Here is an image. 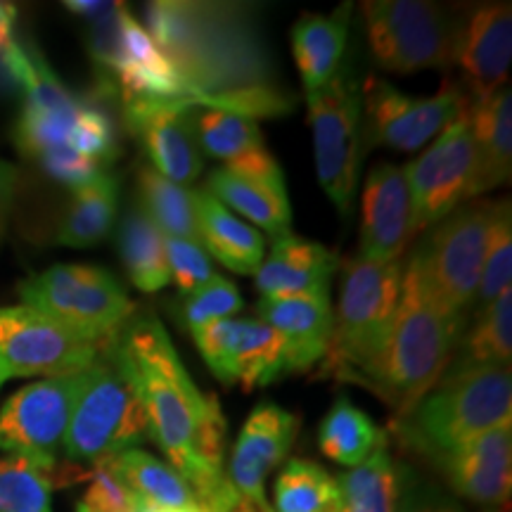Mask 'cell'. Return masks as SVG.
Returning <instances> with one entry per match:
<instances>
[{
  "mask_svg": "<svg viewBox=\"0 0 512 512\" xmlns=\"http://www.w3.org/2000/svg\"><path fill=\"white\" fill-rule=\"evenodd\" d=\"M192 204H195L197 240L204 252L219 259L233 273L254 275L259 271L266 256L264 235L238 219L207 190H192Z\"/></svg>",
  "mask_w": 512,
  "mask_h": 512,
  "instance_id": "obj_25",
  "label": "cell"
},
{
  "mask_svg": "<svg viewBox=\"0 0 512 512\" xmlns=\"http://www.w3.org/2000/svg\"><path fill=\"white\" fill-rule=\"evenodd\" d=\"M150 439L147 415L136 389L114 363L110 349L76 375V394L69 415L64 458L69 465H95L138 448Z\"/></svg>",
  "mask_w": 512,
  "mask_h": 512,
  "instance_id": "obj_6",
  "label": "cell"
},
{
  "mask_svg": "<svg viewBox=\"0 0 512 512\" xmlns=\"http://www.w3.org/2000/svg\"><path fill=\"white\" fill-rule=\"evenodd\" d=\"M192 100L124 98L128 131L143 143L159 176L188 188L200 176L204 157L190 124Z\"/></svg>",
  "mask_w": 512,
  "mask_h": 512,
  "instance_id": "obj_17",
  "label": "cell"
},
{
  "mask_svg": "<svg viewBox=\"0 0 512 512\" xmlns=\"http://www.w3.org/2000/svg\"><path fill=\"white\" fill-rule=\"evenodd\" d=\"M190 124L200 150L221 159L223 169L254 181L285 185L280 164L268 152L256 121L214 107H190Z\"/></svg>",
  "mask_w": 512,
  "mask_h": 512,
  "instance_id": "obj_22",
  "label": "cell"
},
{
  "mask_svg": "<svg viewBox=\"0 0 512 512\" xmlns=\"http://www.w3.org/2000/svg\"><path fill=\"white\" fill-rule=\"evenodd\" d=\"M373 60L394 74L451 72L463 27L427 0H366L361 5Z\"/></svg>",
  "mask_w": 512,
  "mask_h": 512,
  "instance_id": "obj_7",
  "label": "cell"
},
{
  "mask_svg": "<svg viewBox=\"0 0 512 512\" xmlns=\"http://www.w3.org/2000/svg\"><path fill=\"white\" fill-rule=\"evenodd\" d=\"M399 470L401 465L389 451V437L384 434L361 465L337 477L344 505L358 512H394L399 501Z\"/></svg>",
  "mask_w": 512,
  "mask_h": 512,
  "instance_id": "obj_34",
  "label": "cell"
},
{
  "mask_svg": "<svg viewBox=\"0 0 512 512\" xmlns=\"http://www.w3.org/2000/svg\"><path fill=\"white\" fill-rule=\"evenodd\" d=\"M76 375L53 377L19 389L0 408V451L22 458L48 479L60 470Z\"/></svg>",
  "mask_w": 512,
  "mask_h": 512,
  "instance_id": "obj_14",
  "label": "cell"
},
{
  "mask_svg": "<svg viewBox=\"0 0 512 512\" xmlns=\"http://www.w3.org/2000/svg\"><path fill=\"white\" fill-rule=\"evenodd\" d=\"M233 512H254L252 508H249V505L245 503V501H240L238 505H235V510Z\"/></svg>",
  "mask_w": 512,
  "mask_h": 512,
  "instance_id": "obj_49",
  "label": "cell"
},
{
  "mask_svg": "<svg viewBox=\"0 0 512 512\" xmlns=\"http://www.w3.org/2000/svg\"><path fill=\"white\" fill-rule=\"evenodd\" d=\"M0 512H53V484L22 458H0Z\"/></svg>",
  "mask_w": 512,
  "mask_h": 512,
  "instance_id": "obj_39",
  "label": "cell"
},
{
  "mask_svg": "<svg viewBox=\"0 0 512 512\" xmlns=\"http://www.w3.org/2000/svg\"><path fill=\"white\" fill-rule=\"evenodd\" d=\"M411 233V192L403 166L377 164L361 197V259H401Z\"/></svg>",
  "mask_w": 512,
  "mask_h": 512,
  "instance_id": "obj_20",
  "label": "cell"
},
{
  "mask_svg": "<svg viewBox=\"0 0 512 512\" xmlns=\"http://www.w3.org/2000/svg\"><path fill=\"white\" fill-rule=\"evenodd\" d=\"M166 242V259H169L171 280L178 285L183 294L200 290L214 278V266H211V256L204 252L200 242L185 240V238H169L164 235Z\"/></svg>",
  "mask_w": 512,
  "mask_h": 512,
  "instance_id": "obj_43",
  "label": "cell"
},
{
  "mask_svg": "<svg viewBox=\"0 0 512 512\" xmlns=\"http://www.w3.org/2000/svg\"><path fill=\"white\" fill-rule=\"evenodd\" d=\"M512 358V290L479 309L470 330L460 337L446 373L510 366ZM444 373V375H446Z\"/></svg>",
  "mask_w": 512,
  "mask_h": 512,
  "instance_id": "obj_31",
  "label": "cell"
},
{
  "mask_svg": "<svg viewBox=\"0 0 512 512\" xmlns=\"http://www.w3.org/2000/svg\"><path fill=\"white\" fill-rule=\"evenodd\" d=\"M297 432V415L275 403H261L242 427L226 472L230 484L254 512H273L266 498V479L285 463Z\"/></svg>",
  "mask_w": 512,
  "mask_h": 512,
  "instance_id": "obj_18",
  "label": "cell"
},
{
  "mask_svg": "<svg viewBox=\"0 0 512 512\" xmlns=\"http://www.w3.org/2000/svg\"><path fill=\"white\" fill-rule=\"evenodd\" d=\"M306 102L318 183L339 216L349 219L363 162V98L356 64L344 60L323 88L306 95Z\"/></svg>",
  "mask_w": 512,
  "mask_h": 512,
  "instance_id": "obj_8",
  "label": "cell"
},
{
  "mask_svg": "<svg viewBox=\"0 0 512 512\" xmlns=\"http://www.w3.org/2000/svg\"><path fill=\"white\" fill-rule=\"evenodd\" d=\"M117 214L119 178L110 171H100L91 181L72 190V202L67 204L55 240L74 249L100 245L112 233Z\"/></svg>",
  "mask_w": 512,
  "mask_h": 512,
  "instance_id": "obj_30",
  "label": "cell"
},
{
  "mask_svg": "<svg viewBox=\"0 0 512 512\" xmlns=\"http://www.w3.org/2000/svg\"><path fill=\"white\" fill-rule=\"evenodd\" d=\"M22 304L93 342H107L136 313V304L110 271L57 264L19 283Z\"/></svg>",
  "mask_w": 512,
  "mask_h": 512,
  "instance_id": "obj_9",
  "label": "cell"
},
{
  "mask_svg": "<svg viewBox=\"0 0 512 512\" xmlns=\"http://www.w3.org/2000/svg\"><path fill=\"white\" fill-rule=\"evenodd\" d=\"M512 60V5L486 3L463 24L458 64L467 100L477 102L501 91Z\"/></svg>",
  "mask_w": 512,
  "mask_h": 512,
  "instance_id": "obj_21",
  "label": "cell"
},
{
  "mask_svg": "<svg viewBox=\"0 0 512 512\" xmlns=\"http://www.w3.org/2000/svg\"><path fill=\"white\" fill-rule=\"evenodd\" d=\"M17 12L12 5L0 3V53L12 43V27H15Z\"/></svg>",
  "mask_w": 512,
  "mask_h": 512,
  "instance_id": "obj_48",
  "label": "cell"
},
{
  "mask_svg": "<svg viewBox=\"0 0 512 512\" xmlns=\"http://www.w3.org/2000/svg\"><path fill=\"white\" fill-rule=\"evenodd\" d=\"M83 102L76 110L48 112L24 105L15 126V143L24 157L36 159L55 147L69 145V131H72L76 117H79Z\"/></svg>",
  "mask_w": 512,
  "mask_h": 512,
  "instance_id": "obj_40",
  "label": "cell"
},
{
  "mask_svg": "<svg viewBox=\"0 0 512 512\" xmlns=\"http://www.w3.org/2000/svg\"><path fill=\"white\" fill-rule=\"evenodd\" d=\"M380 427L368 413L354 406L347 394H339L318 427V446L330 460L356 467L366 460L384 439Z\"/></svg>",
  "mask_w": 512,
  "mask_h": 512,
  "instance_id": "obj_33",
  "label": "cell"
},
{
  "mask_svg": "<svg viewBox=\"0 0 512 512\" xmlns=\"http://www.w3.org/2000/svg\"><path fill=\"white\" fill-rule=\"evenodd\" d=\"M411 192V233H425L463 202L477 200L470 105L415 162L403 166Z\"/></svg>",
  "mask_w": 512,
  "mask_h": 512,
  "instance_id": "obj_12",
  "label": "cell"
},
{
  "mask_svg": "<svg viewBox=\"0 0 512 512\" xmlns=\"http://www.w3.org/2000/svg\"><path fill=\"white\" fill-rule=\"evenodd\" d=\"M119 254L140 292H159L171 283L164 233L140 207H131L119 226Z\"/></svg>",
  "mask_w": 512,
  "mask_h": 512,
  "instance_id": "obj_32",
  "label": "cell"
},
{
  "mask_svg": "<svg viewBox=\"0 0 512 512\" xmlns=\"http://www.w3.org/2000/svg\"><path fill=\"white\" fill-rule=\"evenodd\" d=\"M463 332L465 318L448 313L434 299L408 254L403 259L401 302L392 332L358 384L392 406L394 420L403 418L444 377Z\"/></svg>",
  "mask_w": 512,
  "mask_h": 512,
  "instance_id": "obj_3",
  "label": "cell"
},
{
  "mask_svg": "<svg viewBox=\"0 0 512 512\" xmlns=\"http://www.w3.org/2000/svg\"><path fill=\"white\" fill-rule=\"evenodd\" d=\"M351 3H342L332 15H304L292 29V53L306 95L323 88L344 62L349 41Z\"/></svg>",
  "mask_w": 512,
  "mask_h": 512,
  "instance_id": "obj_27",
  "label": "cell"
},
{
  "mask_svg": "<svg viewBox=\"0 0 512 512\" xmlns=\"http://www.w3.org/2000/svg\"><path fill=\"white\" fill-rule=\"evenodd\" d=\"M496 204L463 202L434 223L430 235L411 252L434 299L453 316L465 318L475 304Z\"/></svg>",
  "mask_w": 512,
  "mask_h": 512,
  "instance_id": "obj_10",
  "label": "cell"
},
{
  "mask_svg": "<svg viewBox=\"0 0 512 512\" xmlns=\"http://www.w3.org/2000/svg\"><path fill=\"white\" fill-rule=\"evenodd\" d=\"M145 19L195 105L252 121L294 107L292 95L273 83V60L252 5L157 0L145 5Z\"/></svg>",
  "mask_w": 512,
  "mask_h": 512,
  "instance_id": "obj_2",
  "label": "cell"
},
{
  "mask_svg": "<svg viewBox=\"0 0 512 512\" xmlns=\"http://www.w3.org/2000/svg\"><path fill=\"white\" fill-rule=\"evenodd\" d=\"M138 195L140 209L164 235L200 242L190 188L171 183L169 178L159 176L155 169L145 166L138 174Z\"/></svg>",
  "mask_w": 512,
  "mask_h": 512,
  "instance_id": "obj_36",
  "label": "cell"
},
{
  "mask_svg": "<svg viewBox=\"0 0 512 512\" xmlns=\"http://www.w3.org/2000/svg\"><path fill=\"white\" fill-rule=\"evenodd\" d=\"M69 147L79 152L81 157L91 159L105 169L119 155L117 133L110 117L100 110L98 105H83L79 117H76L72 131H69Z\"/></svg>",
  "mask_w": 512,
  "mask_h": 512,
  "instance_id": "obj_42",
  "label": "cell"
},
{
  "mask_svg": "<svg viewBox=\"0 0 512 512\" xmlns=\"http://www.w3.org/2000/svg\"><path fill=\"white\" fill-rule=\"evenodd\" d=\"M337 254L318 242L287 233L275 238L268 256L256 271V290L261 299L328 294L337 273Z\"/></svg>",
  "mask_w": 512,
  "mask_h": 512,
  "instance_id": "obj_24",
  "label": "cell"
},
{
  "mask_svg": "<svg viewBox=\"0 0 512 512\" xmlns=\"http://www.w3.org/2000/svg\"><path fill=\"white\" fill-rule=\"evenodd\" d=\"M76 512H86V510H83V508H81V505H79V508H76Z\"/></svg>",
  "mask_w": 512,
  "mask_h": 512,
  "instance_id": "obj_52",
  "label": "cell"
},
{
  "mask_svg": "<svg viewBox=\"0 0 512 512\" xmlns=\"http://www.w3.org/2000/svg\"><path fill=\"white\" fill-rule=\"evenodd\" d=\"M64 5H67V10L76 12V15L98 19V17H105L107 12H112L119 3H91V0H67V3H64Z\"/></svg>",
  "mask_w": 512,
  "mask_h": 512,
  "instance_id": "obj_47",
  "label": "cell"
},
{
  "mask_svg": "<svg viewBox=\"0 0 512 512\" xmlns=\"http://www.w3.org/2000/svg\"><path fill=\"white\" fill-rule=\"evenodd\" d=\"M394 512H465V508L439 484L420 477L408 465H401L399 501Z\"/></svg>",
  "mask_w": 512,
  "mask_h": 512,
  "instance_id": "obj_45",
  "label": "cell"
},
{
  "mask_svg": "<svg viewBox=\"0 0 512 512\" xmlns=\"http://www.w3.org/2000/svg\"><path fill=\"white\" fill-rule=\"evenodd\" d=\"M242 309V294L230 280L214 275L200 290L185 294L181 304V320L188 330H197L202 325L216 323V320L235 318Z\"/></svg>",
  "mask_w": 512,
  "mask_h": 512,
  "instance_id": "obj_41",
  "label": "cell"
},
{
  "mask_svg": "<svg viewBox=\"0 0 512 512\" xmlns=\"http://www.w3.org/2000/svg\"><path fill=\"white\" fill-rule=\"evenodd\" d=\"M512 425L510 366L446 373L413 411L392 422L399 441L437 463L479 434Z\"/></svg>",
  "mask_w": 512,
  "mask_h": 512,
  "instance_id": "obj_4",
  "label": "cell"
},
{
  "mask_svg": "<svg viewBox=\"0 0 512 512\" xmlns=\"http://www.w3.org/2000/svg\"><path fill=\"white\" fill-rule=\"evenodd\" d=\"M470 128L475 143V195L510 183L512 176V91L503 86L489 98L470 102Z\"/></svg>",
  "mask_w": 512,
  "mask_h": 512,
  "instance_id": "obj_26",
  "label": "cell"
},
{
  "mask_svg": "<svg viewBox=\"0 0 512 512\" xmlns=\"http://www.w3.org/2000/svg\"><path fill=\"white\" fill-rule=\"evenodd\" d=\"M401 278L403 256L394 261H368L361 256L344 261L320 375L356 384L366 375L392 332L401 302Z\"/></svg>",
  "mask_w": 512,
  "mask_h": 512,
  "instance_id": "obj_5",
  "label": "cell"
},
{
  "mask_svg": "<svg viewBox=\"0 0 512 512\" xmlns=\"http://www.w3.org/2000/svg\"><path fill=\"white\" fill-rule=\"evenodd\" d=\"M102 347L29 306H0V363L10 377L79 375Z\"/></svg>",
  "mask_w": 512,
  "mask_h": 512,
  "instance_id": "obj_15",
  "label": "cell"
},
{
  "mask_svg": "<svg viewBox=\"0 0 512 512\" xmlns=\"http://www.w3.org/2000/svg\"><path fill=\"white\" fill-rule=\"evenodd\" d=\"M211 373L245 392L285 375L283 339L261 318H226L190 330Z\"/></svg>",
  "mask_w": 512,
  "mask_h": 512,
  "instance_id": "obj_16",
  "label": "cell"
},
{
  "mask_svg": "<svg viewBox=\"0 0 512 512\" xmlns=\"http://www.w3.org/2000/svg\"><path fill=\"white\" fill-rule=\"evenodd\" d=\"M448 489L484 510L503 512L512 489V425L479 434L437 463Z\"/></svg>",
  "mask_w": 512,
  "mask_h": 512,
  "instance_id": "obj_19",
  "label": "cell"
},
{
  "mask_svg": "<svg viewBox=\"0 0 512 512\" xmlns=\"http://www.w3.org/2000/svg\"><path fill=\"white\" fill-rule=\"evenodd\" d=\"M337 479L311 460L294 458L280 470L275 482L273 512H344Z\"/></svg>",
  "mask_w": 512,
  "mask_h": 512,
  "instance_id": "obj_35",
  "label": "cell"
},
{
  "mask_svg": "<svg viewBox=\"0 0 512 512\" xmlns=\"http://www.w3.org/2000/svg\"><path fill=\"white\" fill-rule=\"evenodd\" d=\"M344 512H358V510H354V508H344Z\"/></svg>",
  "mask_w": 512,
  "mask_h": 512,
  "instance_id": "obj_51",
  "label": "cell"
},
{
  "mask_svg": "<svg viewBox=\"0 0 512 512\" xmlns=\"http://www.w3.org/2000/svg\"><path fill=\"white\" fill-rule=\"evenodd\" d=\"M107 463L143 505L169 512H209L174 467L143 448H131Z\"/></svg>",
  "mask_w": 512,
  "mask_h": 512,
  "instance_id": "obj_28",
  "label": "cell"
},
{
  "mask_svg": "<svg viewBox=\"0 0 512 512\" xmlns=\"http://www.w3.org/2000/svg\"><path fill=\"white\" fill-rule=\"evenodd\" d=\"M363 98V155L370 147L411 152L460 117L470 105L463 86L456 81H444L430 98H415L401 93L389 81L368 76L361 83Z\"/></svg>",
  "mask_w": 512,
  "mask_h": 512,
  "instance_id": "obj_11",
  "label": "cell"
},
{
  "mask_svg": "<svg viewBox=\"0 0 512 512\" xmlns=\"http://www.w3.org/2000/svg\"><path fill=\"white\" fill-rule=\"evenodd\" d=\"M5 67L12 74L24 91V105L36 107V110L48 112H67L76 110L81 105L79 98L64 88V83L57 79L48 62L36 48L24 46V43L12 41L3 50Z\"/></svg>",
  "mask_w": 512,
  "mask_h": 512,
  "instance_id": "obj_37",
  "label": "cell"
},
{
  "mask_svg": "<svg viewBox=\"0 0 512 512\" xmlns=\"http://www.w3.org/2000/svg\"><path fill=\"white\" fill-rule=\"evenodd\" d=\"M91 55L105 72L114 74L121 100H190L181 74L124 5H117L105 17L93 19Z\"/></svg>",
  "mask_w": 512,
  "mask_h": 512,
  "instance_id": "obj_13",
  "label": "cell"
},
{
  "mask_svg": "<svg viewBox=\"0 0 512 512\" xmlns=\"http://www.w3.org/2000/svg\"><path fill=\"white\" fill-rule=\"evenodd\" d=\"M17 176L19 174L15 166L0 159V238H3L5 228H8L10 209H12V202H15Z\"/></svg>",
  "mask_w": 512,
  "mask_h": 512,
  "instance_id": "obj_46",
  "label": "cell"
},
{
  "mask_svg": "<svg viewBox=\"0 0 512 512\" xmlns=\"http://www.w3.org/2000/svg\"><path fill=\"white\" fill-rule=\"evenodd\" d=\"M5 380H10V375H8V370L3 368V363H0V387H3Z\"/></svg>",
  "mask_w": 512,
  "mask_h": 512,
  "instance_id": "obj_50",
  "label": "cell"
},
{
  "mask_svg": "<svg viewBox=\"0 0 512 512\" xmlns=\"http://www.w3.org/2000/svg\"><path fill=\"white\" fill-rule=\"evenodd\" d=\"M508 290H512V211L510 202L505 200L496 204L494 221H491L475 304L484 309Z\"/></svg>",
  "mask_w": 512,
  "mask_h": 512,
  "instance_id": "obj_38",
  "label": "cell"
},
{
  "mask_svg": "<svg viewBox=\"0 0 512 512\" xmlns=\"http://www.w3.org/2000/svg\"><path fill=\"white\" fill-rule=\"evenodd\" d=\"M88 484L83 501L79 503L86 512H138L140 501L128 491V486L114 475L107 460L95 463L86 470Z\"/></svg>",
  "mask_w": 512,
  "mask_h": 512,
  "instance_id": "obj_44",
  "label": "cell"
},
{
  "mask_svg": "<svg viewBox=\"0 0 512 512\" xmlns=\"http://www.w3.org/2000/svg\"><path fill=\"white\" fill-rule=\"evenodd\" d=\"M204 190L214 195L226 209H235L240 216H245L249 223H254V228L259 226L271 233L273 240L290 233L292 209L285 185L254 181L228 169H214Z\"/></svg>",
  "mask_w": 512,
  "mask_h": 512,
  "instance_id": "obj_29",
  "label": "cell"
},
{
  "mask_svg": "<svg viewBox=\"0 0 512 512\" xmlns=\"http://www.w3.org/2000/svg\"><path fill=\"white\" fill-rule=\"evenodd\" d=\"M107 349L136 389L150 439L192 486L209 512H233L242 498L226 472V434L216 396L204 394L185 370L169 332L152 313H133Z\"/></svg>",
  "mask_w": 512,
  "mask_h": 512,
  "instance_id": "obj_1",
  "label": "cell"
},
{
  "mask_svg": "<svg viewBox=\"0 0 512 512\" xmlns=\"http://www.w3.org/2000/svg\"><path fill=\"white\" fill-rule=\"evenodd\" d=\"M256 318L283 339L285 373H304L323 361L332 330L330 294L261 299Z\"/></svg>",
  "mask_w": 512,
  "mask_h": 512,
  "instance_id": "obj_23",
  "label": "cell"
}]
</instances>
